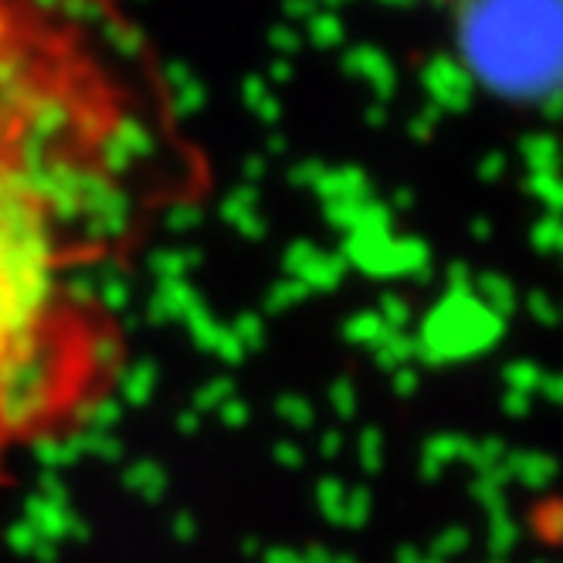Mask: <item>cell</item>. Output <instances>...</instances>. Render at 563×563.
<instances>
[]
</instances>
